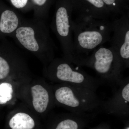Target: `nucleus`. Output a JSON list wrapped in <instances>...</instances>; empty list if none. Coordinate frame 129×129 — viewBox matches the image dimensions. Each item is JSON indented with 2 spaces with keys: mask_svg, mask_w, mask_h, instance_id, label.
Wrapping results in <instances>:
<instances>
[{
  "mask_svg": "<svg viewBox=\"0 0 129 129\" xmlns=\"http://www.w3.org/2000/svg\"><path fill=\"white\" fill-rule=\"evenodd\" d=\"M73 53L75 56L89 55L111 39L112 28L108 19L89 17H77L72 23Z\"/></svg>",
  "mask_w": 129,
  "mask_h": 129,
  "instance_id": "1",
  "label": "nucleus"
},
{
  "mask_svg": "<svg viewBox=\"0 0 129 129\" xmlns=\"http://www.w3.org/2000/svg\"><path fill=\"white\" fill-rule=\"evenodd\" d=\"M10 37L23 49L46 61L53 60L55 46L45 22L24 18Z\"/></svg>",
  "mask_w": 129,
  "mask_h": 129,
  "instance_id": "2",
  "label": "nucleus"
},
{
  "mask_svg": "<svg viewBox=\"0 0 129 129\" xmlns=\"http://www.w3.org/2000/svg\"><path fill=\"white\" fill-rule=\"evenodd\" d=\"M71 62L93 70L102 83H106L113 88L124 79L123 65L117 53L111 47L101 46L87 55L73 57Z\"/></svg>",
  "mask_w": 129,
  "mask_h": 129,
  "instance_id": "3",
  "label": "nucleus"
},
{
  "mask_svg": "<svg viewBox=\"0 0 129 129\" xmlns=\"http://www.w3.org/2000/svg\"><path fill=\"white\" fill-rule=\"evenodd\" d=\"M96 92L87 88L66 84L56 90V101L74 113L85 114L101 110L103 101Z\"/></svg>",
  "mask_w": 129,
  "mask_h": 129,
  "instance_id": "4",
  "label": "nucleus"
},
{
  "mask_svg": "<svg viewBox=\"0 0 129 129\" xmlns=\"http://www.w3.org/2000/svg\"><path fill=\"white\" fill-rule=\"evenodd\" d=\"M73 13L72 0H59L51 24L60 42L64 58L69 61L73 53Z\"/></svg>",
  "mask_w": 129,
  "mask_h": 129,
  "instance_id": "5",
  "label": "nucleus"
},
{
  "mask_svg": "<svg viewBox=\"0 0 129 129\" xmlns=\"http://www.w3.org/2000/svg\"><path fill=\"white\" fill-rule=\"evenodd\" d=\"M49 72L57 80L66 84L87 88L96 92L102 84L97 78L85 73L73 63L64 59L52 60L49 67Z\"/></svg>",
  "mask_w": 129,
  "mask_h": 129,
  "instance_id": "6",
  "label": "nucleus"
},
{
  "mask_svg": "<svg viewBox=\"0 0 129 129\" xmlns=\"http://www.w3.org/2000/svg\"><path fill=\"white\" fill-rule=\"evenodd\" d=\"M112 32L109 42L117 53L124 69L129 67V13L111 22Z\"/></svg>",
  "mask_w": 129,
  "mask_h": 129,
  "instance_id": "7",
  "label": "nucleus"
},
{
  "mask_svg": "<svg viewBox=\"0 0 129 129\" xmlns=\"http://www.w3.org/2000/svg\"><path fill=\"white\" fill-rule=\"evenodd\" d=\"M113 90L111 98L106 101H103L101 110L116 115H127L129 111L128 77L123 79Z\"/></svg>",
  "mask_w": 129,
  "mask_h": 129,
  "instance_id": "8",
  "label": "nucleus"
},
{
  "mask_svg": "<svg viewBox=\"0 0 129 129\" xmlns=\"http://www.w3.org/2000/svg\"><path fill=\"white\" fill-rule=\"evenodd\" d=\"M73 12L77 17L108 19L112 14L103 0H72Z\"/></svg>",
  "mask_w": 129,
  "mask_h": 129,
  "instance_id": "9",
  "label": "nucleus"
},
{
  "mask_svg": "<svg viewBox=\"0 0 129 129\" xmlns=\"http://www.w3.org/2000/svg\"><path fill=\"white\" fill-rule=\"evenodd\" d=\"M19 55L18 48L6 39L0 41V80L9 76L14 63L19 61Z\"/></svg>",
  "mask_w": 129,
  "mask_h": 129,
  "instance_id": "10",
  "label": "nucleus"
},
{
  "mask_svg": "<svg viewBox=\"0 0 129 129\" xmlns=\"http://www.w3.org/2000/svg\"><path fill=\"white\" fill-rule=\"evenodd\" d=\"M24 18L12 9H0V41L11 37Z\"/></svg>",
  "mask_w": 129,
  "mask_h": 129,
  "instance_id": "11",
  "label": "nucleus"
},
{
  "mask_svg": "<svg viewBox=\"0 0 129 129\" xmlns=\"http://www.w3.org/2000/svg\"><path fill=\"white\" fill-rule=\"evenodd\" d=\"M33 105L35 110L40 113L46 111L50 102V95L42 86L36 85L31 88Z\"/></svg>",
  "mask_w": 129,
  "mask_h": 129,
  "instance_id": "12",
  "label": "nucleus"
},
{
  "mask_svg": "<svg viewBox=\"0 0 129 129\" xmlns=\"http://www.w3.org/2000/svg\"><path fill=\"white\" fill-rule=\"evenodd\" d=\"M9 124L12 129H33L35 126V122L27 114L19 112L11 119Z\"/></svg>",
  "mask_w": 129,
  "mask_h": 129,
  "instance_id": "13",
  "label": "nucleus"
},
{
  "mask_svg": "<svg viewBox=\"0 0 129 129\" xmlns=\"http://www.w3.org/2000/svg\"><path fill=\"white\" fill-rule=\"evenodd\" d=\"M111 14L123 15L129 12V2L127 0H103Z\"/></svg>",
  "mask_w": 129,
  "mask_h": 129,
  "instance_id": "14",
  "label": "nucleus"
},
{
  "mask_svg": "<svg viewBox=\"0 0 129 129\" xmlns=\"http://www.w3.org/2000/svg\"><path fill=\"white\" fill-rule=\"evenodd\" d=\"M35 9L34 18L45 22L51 0H31Z\"/></svg>",
  "mask_w": 129,
  "mask_h": 129,
  "instance_id": "15",
  "label": "nucleus"
},
{
  "mask_svg": "<svg viewBox=\"0 0 129 129\" xmlns=\"http://www.w3.org/2000/svg\"><path fill=\"white\" fill-rule=\"evenodd\" d=\"M13 89L11 84L3 83L0 84V104H6L12 98Z\"/></svg>",
  "mask_w": 129,
  "mask_h": 129,
  "instance_id": "16",
  "label": "nucleus"
},
{
  "mask_svg": "<svg viewBox=\"0 0 129 129\" xmlns=\"http://www.w3.org/2000/svg\"><path fill=\"white\" fill-rule=\"evenodd\" d=\"M79 125L76 120L68 118L60 122L55 129H79Z\"/></svg>",
  "mask_w": 129,
  "mask_h": 129,
  "instance_id": "17",
  "label": "nucleus"
},
{
  "mask_svg": "<svg viewBox=\"0 0 129 129\" xmlns=\"http://www.w3.org/2000/svg\"><path fill=\"white\" fill-rule=\"evenodd\" d=\"M12 5L15 8L23 10L27 8L29 0H9Z\"/></svg>",
  "mask_w": 129,
  "mask_h": 129,
  "instance_id": "18",
  "label": "nucleus"
},
{
  "mask_svg": "<svg viewBox=\"0 0 129 129\" xmlns=\"http://www.w3.org/2000/svg\"><path fill=\"white\" fill-rule=\"evenodd\" d=\"M127 1H129V0H127Z\"/></svg>",
  "mask_w": 129,
  "mask_h": 129,
  "instance_id": "19",
  "label": "nucleus"
}]
</instances>
